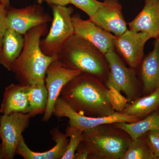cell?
I'll list each match as a JSON object with an SVG mask.
<instances>
[{
	"label": "cell",
	"instance_id": "1",
	"mask_svg": "<svg viewBox=\"0 0 159 159\" xmlns=\"http://www.w3.org/2000/svg\"><path fill=\"white\" fill-rule=\"evenodd\" d=\"M60 97L75 111L87 116H108L116 112L105 83L87 73L82 72L68 83Z\"/></svg>",
	"mask_w": 159,
	"mask_h": 159
},
{
	"label": "cell",
	"instance_id": "2",
	"mask_svg": "<svg viewBox=\"0 0 159 159\" xmlns=\"http://www.w3.org/2000/svg\"><path fill=\"white\" fill-rule=\"evenodd\" d=\"M48 32V24H45L34 27L24 35L22 51L11 70L20 84L45 83L47 68L51 62L58 59L56 56L46 55L41 49V40Z\"/></svg>",
	"mask_w": 159,
	"mask_h": 159
},
{
	"label": "cell",
	"instance_id": "3",
	"mask_svg": "<svg viewBox=\"0 0 159 159\" xmlns=\"http://www.w3.org/2000/svg\"><path fill=\"white\" fill-rule=\"evenodd\" d=\"M58 59L67 68L91 74L104 83L108 77L109 68L105 55L91 43L75 34L66 43Z\"/></svg>",
	"mask_w": 159,
	"mask_h": 159
},
{
	"label": "cell",
	"instance_id": "4",
	"mask_svg": "<svg viewBox=\"0 0 159 159\" xmlns=\"http://www.w3.org/2000/svg\"><path fill=\"white\" fill-rule=\"evenodd\" d=\"M132 139L112 124H104L84 132L81 144L89 159H121Z\"/></svg>",
	"mask_w": 159,
	"mask_h": 159
},
{
	"label": "cell",
	"instance_id": "5",
	"mask_svg": "<svg viewBox=\"0 0 159 159\" xmlns=\"http://www.w3.org/2000/svg\"><path fill=\"white\" fill-rule=\"evenodd\" d=\"M53 13L50 30L40 41L43 53L49 56L58 57L70 37L74 34L72 21L74 9L67 6H51Z\"/></svg>",
	"mask_w": 159,
	"mask_h": 159
},
{
	"label": "cell",
	"instance_id": "6",
	"mask_svg": "<svg viewBox=\"0 0 159 159\" xmlns=\"http://www.w3.org/2000/svg\"><path fill=\"white\" fill-rule=\"evenodd\" d=\"M109 73L105 82L107 88L113 87L125 94L130 103L139 97V82L135 69L127 67L116 51L105 54Z\"/></svg>",
	"mask_w": 159,
	"mask_h": 159
},
{
	"label": "cell",
	"instance_id": "7",
	"mask_svg": "<svg viewBox=\"0 0 159 159\" xmlns=\"http://www.w3.org/2000/svg\"><path fill=\"white\" fill-rule=\"evenodd\" d=\"M53 115L58 118H68L69 125L78 129L84 132L102 124L119 122H133L140 120L136 117L117 112L108 116H87L75 111L60 97L57 98L55 102Z\"/></svg>",
	"mask_w": 159,
	"mask_h": 159
},
{
	"label": "cell",
	"instance_id": "8",
	"mask_svg": "<svg viewBox=\"0 0 159 159\" xmlns=\"http://www.w3.org/2000/svg\"><path fill=\"white\" fill-rule=\"evenodd\" d=\"M82 73L67 68L59 59L50 64L46 70L45 84L48 91V101L42 121L48 122L54 114V105L65 86Z\"/></svg>",
	"mask_w": 159,
	"mask_h": 159
},
{
	"label": "cell",
	"instance_id": "9",
	"mask_svg": "<svg viewBox=\"0 0 159 159\" xmlns=\"http://www.w3.org/2000/svg\"><path fill=\"white\" fill-rule=\"evenodd\" d=\"M31 116L29 113L3 115L0 121V138L6 159H13L23 133L28 128Z\"/></svg>",
	"mask_w": 159,
	"mask_h": 159
},
{
	"label": "cell",
	"instance_id": "10",
	"mask_svg": "<svg viewBox=\"0 0 159 159\" xmlns=\"http://www.w3.org/2000/svg\"><path fill=\"white\" fill-rule=\"evenodd\" d=\"M52 20L42 6L33 4L20 9H8L6 22L8 29L24 35L31 29L48 24Z\"/></svg>",
	"mask_w": 159,
	"mask_h": 159
},
{
	"label": "cell",
	"instance_id": "11",
	"mask_svg": "<svg viewBox=\"0 0 159 159\" xmlns=\"http://www.w3.org/2000/svg\"><path fill=\"white\" fill-rule=\"evenodd\" d=\"M74 34L86 40L105 55L115 51V35L106 31L89 19L84 20L78 13L73 15Z\"/></svg>",
	"mask_w": 159,
	"mask_h": 159
},
{
	"label": "cell",
	"instance_id": "12",
	"mask_svg": "<svg viewBox=\"0 0 159 159\" xmlns=\"http://www.w3.org/2000/svg\"><path fill=\"white\" fill-rule=\"evenodd\" d=\"M150 38L146 33L127 30L116 37L115 51L130 67L136 69L144 58V50Z\"/></svg>",
	"mask_w": 159,
	"mask_h": 159
},
{
	"label": "cell",
	"instance_id": "13",
	"mask_svg": "<svg viewBox=\"0 0 159 159\" xmlns=\"http://www.w3.org/2000/svg\"><path fill=\"white\" fill-rule=\"evenodd\" d=\"M89 19L106 31L118 36L128 30L119 0H103Z\"/></svg>",
	"mask_w": 159,
	"mask_h": 159
},
{
	"label": "cell",
	"instance_id": "14",
	"mask_svg": "<svg viewBox=\"0 0 159 159\" xmlns=\"http://www.w3.org/2000/svg\"><path fill=\"white\" fill-rule=\"evenodd\" d=\"M143 9L131 21L127 24L129 30L142 32L150 39L159 36V2L158 0H144Z\"/></svg>",
	"mask_w": 159,
	"mask_h": 159
},
{
	"label": "cell",
	"instance_id": "15",
	"mask_svg": "<svg viewBox=\"0 0 159 159\" xmlns=\"http://www.w3.org/2000/svg\"><path fill=\"white\" fill-rule=\"evenodd\" d=\"M50 133L52 140L55 143L53 148L43 152L33 151L26 144L23 136L16 148V154L20 156L25 159H61L68 144V137L66 134L63 133L59 130L58 126L51 129Z\"/></svg>",
	"mask_w": 159,
	"mask_h": 159
},
{
	"label": "cell",
	"instance_id": "16",
	"mask_svg": "<svg viewBox=\"0 0 159 159\" xmlns=\"http://www.w3.org/2000/svg\"><path fill=\"white\" fill-rule=\"evenodd\" d=\"M0 112L3 115L16 112L29 113L26 85L11 84L6 87L3 93Z\"/></svg>",
	"mask_w": 159,
	"mask_h": 159
},
{
	"label": "cell",
	"instance_id": "17",
	"mask_svg": "<svg viewBox=\"0 0 159 159\" xmlns=\"http://www.w3.org/2000/svg\"><path fill=\"white\" fill-rule=\"evenodd\" d=\"M140 65L143 91L149 94L159 89V44L157 39L153 50L143 58Z\"/></svg>",
	"mask_w": 159,
	"mask_h": 159
},
{
	"label": "cell",
	"instance_id": "18",
	"mask_svg": "<svg viewBox=\"0 0 159 159\" xmlns=\"http://www.w3.org/2000/svg\"><path fill=\"white\" fill-rule=\"evenodd\" d=\"M24 44V36L12 29H8L3 38L0 65L9 71L20 56Z\"/></svg>",
	"mask_w": 159,
	"mask_h": 159
},
{
	"label": "cell",
	"instance_id": "19",
	"mask_svg": "<svg viewBox=\"0 0 159 159\" xmlns=\"http://www.w3.org/2000/svg\"><path fill=\"white\" fill-rule=\"evenodd\" d=\"M117 128L124 131L132 140L140 138L149 131L159 129V111H155L145 119L133 122H119L113 123Z\"/></svg>",
	"mask_w": 159,
	"mask_h": 159
},
{
	"label": "cell",
	"instance_id": "20",
	"mask_svg": "<svg viewBox=\"0 0 159 159\" xmlns=\"http://www.w3.org/2000/svg\"><path fill=\"white\" fill-rule=\"evenodd\" d=\"M159 107V89L148 96L138 97L127 104L122 113L139 119L153 112Z\"/></svg>",
	"mask_w": 159,
	"mask_h": 159
},
{
	"label": "cell",
	"instance_id": "21",
	"mask_svg": "<svg viewBox=\"0 0 159 159\" xmlns=\"http://www.w3.org/2000/svg\"><path fill=\"white\" fill-rule=\"evenodd\" d=\"M29 104V113L31 117L44 114L48 101V91L45 83L26 85Z\"/></svg>",
	"mask_w": 159,
	"mask_h": 159
},
{
	"label": "cell",
	"instance_id": "22",
	"mask_svg": "<svg viewBox=\"0 0 159 159\" xmlns=\"http://www.w3.org/2000/svg\"><path fill=\"white\" fill-rule=\"evenodd\" d=\"M121 159H156L141 137L132 140Z\"/></svg>",
	"mask_w": 159,
	"mask_h": 159
},
{
	"label": "cell",
	"instance_id": "23",
	"mask_svg": "<svg viewBox=\"0 0 159 159\" xmlns=\"http://www.w3.org/2000/svg\"><path fill=\"white\" fill-rule=\"evenodd\" d=\"M84 132L75 127L68 125L66 134L70 138L68 144L63 155L61 159H73L78 146L83 139Z\"/></svg>",
	"mask_w": 159,
	"mask_h": 159
},
{
	"label": "cell",
	"instance_id": "24",
	"mask_svg": "<svg viewBox=\"0 0 159 159\" xmlns=\"http://www.w3.org/2000/svg\"><path fill=\"white\" fill-rule=\"evenodd\" d=\"M108 89L109 98L112 107L115 111L122 112L128 104V99L117 89L113 87Z\"/></svg>",
	"mask_w": 159,
	"mask_h": 159
},
{
	"label": "cell",
	"instance_id": "25",
	"mask_svg": "<svg viewBox=\"0 0 159 159\" xmlns=\"http://www.w3.org/2000/svg\"><path fill=\"white\" fill-rule=\"evenodd\" d=\"M71 4L82 10L89 16H92L102 4L98 0H70Z\"/></svg>",
	"mask_w": 159,
	"mask_h": 159
},
{
	"label": "cell",
	"instance_id": "26",
	"mask_svg": "<svg viewBox=\"0 0 159 159\" xmlns=\"http://www.w3.org/2000/svg\"><path fill=\"white\" fill-rule=\"evenodd\" d=\"M156 159H159V129L149 131L141 137Z\"/></svg>",
	"mask_w": 159,
	"mask_h": 159
},
{
	"label": "cell",
	"instance_id": "27",
	"mask_svg": "<svg viewBox=\"0 0 159 159\" xmlns=\"http://www.w3.org/2000/svg\"><path fill=\"white\" fill-rule=\"evenodd\" d=\"M8 9L2 3L0 2V56L3 38L6 30L8 29L6 22Z\"/></svg>",
	"mask_w": 159,
	"mask_h": 159
},
{
	"label": "cell",
	"instance_id": "28",
	"mask_svg": "<svg viewBox=\"0 0 159 159\" xmlns=\"http://www.w3.org/2000/svg\"><path fill=\"white\" fill-rule=\"evenodd\" d=\"M89 159V153L81 142L76 151L74 159Z\"/></svg>",
	"mask_w": 159,
	"mask_h": 159
},
{
	"label": "cell",
	"instance_id": "29",
	"mask_svg": "<svg viewBox=\"0 0 159 159\" xmlns=\"http://www.w3.org/2000/svg\"><path fill=\"white\" fill-rule=\"evenodd\" d=\"M48 5L53 6H67L70 4V0H43Z\"/></svg>",
	"mask_w": 159,
	"mask_h": 159
},
{
	"label": "cell",
	"instance_id": "30",
	"mask_svg": "<svg viewBox=\"0 0 159 159\" xmlns=\"http://www.w3.org/2000/svg\"><path fill=\"white\" fill-rule=\"evenodd\" d=\"M0 159H6V153L2 143H0Z\"/></svg>",
	"mask_w": 159,
	"mask_h": 159
},
{
	"label": "cell",
	"instance_id": "31",
	"mask_svg": "<svg viewBox=\"0 0 159 159\" xmlns=\"http://www.w3.org/2000/svg\"><path fill=\"white\" fill-rule=\"evenodd\" d=\"M10 0H2V3L8 9L10 7Z\"/></svg>",
	"mask_w": 159,
	"mask_h": 159
},
{
	"label": "cell",
	"instance_id": "32",
	"mask_svg": "<svg viewBox=\"0 0 159 159\" xmlns=\"http://www.w3.org/2000/svg\"><path fill=\"white\" fill-rule=\"evenodd\" d=\"M156 39L157 40L159 44V36L158 38L157 39Z\"/></svg>",
	"mask_w": 159,
	"mask_h": 159
},
{
	"label": "cell",
	"instance_id": "33",
	"mask_svg": "<svg viewBox=\"0 0 159 159\" xmlns=\"http://www.w3.org/2000/svg\"><path fill=\"white\" fill-rule=\"evenodd\" d=\"M2 0H0V2L2 3Z\"/></svg>",
	"mask_w": 159,
	"mask_h": 159
},
{
	"label": "cell",
	"instance_id": "34",
	"mask_svg": "<svg viewBox=\"0 0 159 159\" xmlns=\"http://www.w3.org/2000/svg\"><path fill=\"white\" fill-rule=\"evenodd\" d=\"M1 116H0V121H1Z\"/></svg>",
	"mask_w": 159,
	"mask_h": 159
},
{
	"label": "cell",
	"instance_id": "35",
	"mask_svg": "<svg viewBox=\"0 0 159 159\" xmlns=\"http://www.w3.org/2000/svg\"><path fill=\"white\" fill-rule=\"evenodd\" d=\"M158 1H159V0H158Z\"/></svg>",
	"mask_w": 159,
	"mask_h": 159
}]
</instances>
